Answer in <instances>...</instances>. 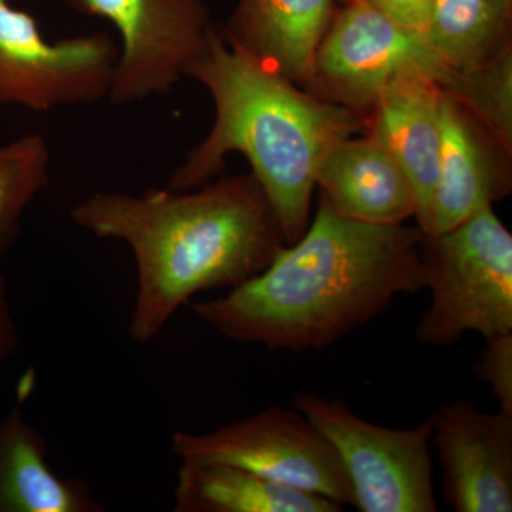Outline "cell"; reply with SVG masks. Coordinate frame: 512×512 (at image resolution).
I'll return each instance as SVG.
<instances>
[{
    "mask_svg": "<svg viewBox=\"0 0 512 512\" xmlns=\"http://www.w3.org/2000/svg\"><path fill=\"white\" fill-rule=\"evenodd\" d=\"M424 232L339 214L319 194L305 234L261 274L212 301L190 302L232 342L269 350H322L426 288Z\"/></svg>",
    "mask_w": 512,
    "mask_h": 512,
    "instance_id": "obj_1",
    "label": "cell"
},
{
    "mask_svg": "<svg viewBox=\"0 0 512 512\" xmlns=\"http://www.w3.org/2000/svg\"><path fill=\"white\" fill-rule=\"evenodd\" d=\"M77 227L131 248L137 292L128 335H160L198 293L234 289L285 247L281 225L254 174L220 175L194 190L101 191L74 205Z\"/></svg>",
    "mask_w": 512,
    "mask_h": 512,
    "instance_id": "obj_2",
    "label": "cell"
},
{
    "mask_svg": "<svg viewBox=\"0 0 512 512\" xmlns=\"http://www.w3.org/2000/svg\"><path fill=\"white\" fill-rule=\"evenodd\" d=\"M185 77L214 101L210 133L168 178L167 188L194 190L220 177L231 154H242L274 208L286 245L312 220L320 164L330 148L366 128V117L319 99L225 39L214 25Z\"/></svg>",
    "mask_w": 512,
    "mask_h": 512,
    "instance_id": "obj_3",
    "label": "cell"
},
{
    "mask_svg": "<svg viewBox=\"0 0 512 512\" xmlns=\"http://www.w3.org/2000/svg\"><path fill=\"white\" fill-rule=\"evenodd\" d=\"M423 264L431 301L414 332L420 343L447 348L468 332H512V235L493 207L424 234Z\"/></svg>",
    "mask_w": 512,
    "mask_h": 512,
    "instance_id": "obj_4",
    "label": "cell"
},
{
    "mask_svg": "<svg viewBox=\"0 0 512 512\" xmlns=\"http://www.w3.org/2000/svg\"><path fill=\"white\" fill-rule=\"evenodd\" d=\"M301 412L335 447L362 512H436L431 419L413 429H387L362 419L338 399L301 392Z\"/></svg>",
    "mask_w": 512,
    "mask_h": 512,
    "instance_id": "obj_5",
    "label": "cell"
},
{
    "mask_svg": "<svg viewBox=\"0 0 512 512\" xmlns=\"http://www.w3.org/2000/svg\"><path fill=\"white\" fill-rule=\"evenodd\" d=\"M171 451L181 463L228 464L276 484L355 507L335 447L298 410L268 407L207 431H175Z\"/></svg>",
    "mask_w": 512,
    "mask_h": 512,
    "instance_id": "obj_6",
    "label": "cell"
},
{
    "mask_svg": "<svg viewBox=\"0 0 512 512\" xmlns=\"http://www.w3.org/2000/svg\"><path fill=\"white\" fill-rule=\"evenodd\" d=\"M450 70L424 33L397 25L365 0H345L303 89L367 119L383 90L402 74L423 73L441 86Z\"/></svg>",
    "mask_w": 512,
    "mask_h": 512,
    "instance_id": "obj_7",
    "label": "cell"
},
{
    "mask_svg": "<svg viewBox=\"0 0 512 512\" xmlns=\"http://www.w3.org/2000/svg\"><path fill=\"white\" fill-rule=\"evenodd\" d=\"M117 57L110 33L52 42L29 12L0 0V106L42 113L107 99Z\"/></svg>",
    "mask_w": 512,
    "mask_h": 512,
    "instance_id": "obj_8",
    "label": "cell"
},
{
    "mask_svg": "<svg viewBox=\"0 0 512 512\" xmlns=\"http://www.w3.org/2000/svg\"><path fill=\"white\" fill-rule=\"evenodd\" d=\"M84 16L107 20L121 46L109 96L127 106L167 96L202 55L214 23L202 0H62Z\"/></svg>",
    "mask_w": 512,
    "mask_h": 512,
    "instance_id": "obj_9",
    "label": "cell"
},
{
    "mask_svg": "<svg viewBox=\"0 0 512 512\" xmlns=\"http://www.w3.org/2000/svg\"><path fill=\"white\" fill-rule=\"evenodd\" d=\"M443 498L457 512L512 511V414L484 413L467 400L430 417Z\"/></svg>",
    "mask_w": 512,
    "mask_h": 512,
    "instance_id": "obj_10",
    "label": "cell"
},
{
    "mask_svg": "<svg viewBox=\"0 0 512 512\" xmlns=\"http://www.w3.org/2000/svg\"><path fill=\"white\" fill-rule=\"evenodd\" d=\"M512 151L454 97L441 106L439 180L426 235H439L511 194Z\"/></svg>",
    "mask_w": 512,
    "mask_h": 512,
    "instance_id": "obj_11",
    "label": "cell"
},
{
    "mask_svg": "<svg viewBox=\"0 0 512 512\" xmlns=\"http://www.w3.org/2000/svg\"><path fill=\"white\" fill-rule=\"evenodd\" d=\"M443 94L426 74L404 73L383 90L366 119L367 136L394 158L412 184L421 231L439 180Z\"/></svg>",
    "mask_w": 512,
    "mask_h": 512,
    "instance_id": "obj_12",
    "label": "cell"
},
{
    "mask_svg": "<svg viewBox=\"0 0 512 512\" xmlns=\"http://www.w3.org/2000/svg\"><path fill=\"white\" fill-rule=\"evenodd\" d=\"M316 188L339 214L375 225H402L417 217L409 178L369 136L338 141L323 158Z\"/></svg>",
    "mask_w": 512,
    "mask_h": 512,
    "instance_id": "obj_13",
    "label": "cell"
},
{
    "mask_svg": "<svg viewBox=\"0 0 512 512\" xmlns=\"http://www.w3.org/2000/svg\"><path fill=\"white\" fill-rule=\"evenodd\" d=\"M338 0H238L225 39L305 87Z\"/></svg>",
    "mask_w": 512,
    "mask_h": 512,
    "instance_id": "obj_14",
    "label": "cell"
},
{
    "mask_svg": "<svg viewBox=\"0 0 512 512\" xmlns=\"http://www.w3.org/2000/svg\"><path fill=\"white\" fill-rule=\"evenodd\" d=\"M83 481L50 467L40 431L15 407L0 420V512H101Z\"/></svg>",
    "mask_w": 512,
    "mask_h": 512,
    "instance_id": "obj_15",
    "label": "cell"
},
{
    "mask_svg": "<svg viewBox=\"0 0 512 512\" xmlns=\"http://www.w3.org/2000/svg\"><path fill=\"white\" fill-rule=\"evenodd\" d=\"M175 512H340L342 505L228 464L181 463Z\"/></svg>",
    "mask_w": 512,
    "mask_h": 512,
    "instance_id": "obj_16",
    "label": "cell"
},
{
    "mask_svg": "<svg viewBox=\"0 0 512 512\" xmlns=\"http://www.w3.org/2000/svg\"><path fill=\"white\" fill-rule=\"evenodd\" d=\"M512 0H433L424 36L450 69L478 66L512 45Z\"/></svg>",
    "mask_w": 512,
    "mask_h": 512,
    "instance_id": "obj_17",
    "label": "cell"
},
{
    "mask_svg": "<svg viewBox=\"0 0 512 512\" xmlns=\"http://www.w3.org/2000/svg\"><path fill=\"white\" fill-rule=\"evenodd\" d=\"M50 184V150L40 134L0 147V258L19 231L20 218Z\"/></svg>",
    "mask_w": 512,
    "mask_h": 512,
    "instance_id": "obj_18",
    "label": "cell"
},
{
    "mask_svg": "<svg viewBox=\"0 0 512 512\" xmlns=\"http://www.w3.org/2000/svg\"><path fill=\"white\" fill-rule=\"evenodd\" d=\"M440 87L512 151V45L478 66L451 69Z\"/></svg>",
    "mask_w": 512,
    "mask_h": 512,
    "instance_id": "obj_19",
    "label": "cell"
},
{
    "mask_svg": "<svg viewBox=\"0 0 512 512\" xmlns=\"http://www.w3.org/2000/svg\"><path fill=\"white\" fill-rule=\"evenodd\" d=\"M483 353L476 363V373L490 386L500 410L512 414V332L485 339Z\"/></svg>",
    "mask_w": 512,
    "mask_h": 512,
    "instance_id": "obj_20",
    "label": "cell"
},
{
    "mask_svg": "<svg viewBox=\"0 0 512 512\" xmlns=\"http://www.w3.org/2000/svg\"><path fill=\"white\" fill-rule=\"evenodd\" d=\"M397 25L416 32H426L433 0H365Z\"/></svg>",
    "mask_w": 512,
    "mask_h": 512,
    "instance_id": "obj_21",
    "label": "cell"
},
{
    "mask_svg": "<svg viewBox=\"0 0 512 512\" xmlns=\"http://www.w3.org/2000/svg\"><path fill=\"white\" fill-rule=\"evenodd\" d=\"M19 345V330L10 306L8 286L0 272V370Z\"/></svg>",
    "mask_w": 512,
    "mask_h": 512,
    "instance_id": "obj_22",
    "label": "cell"
},
{
    "mask_svg": "<svg viewBox=\"0 0 512 512\" xmlns=\"http://www.w3.org/2000/svg\"><path fill=\"white\" fill-rule=\"evenodd\" d=\"M340 3L345 2V0H339Z\"/></svg>",
    "mask_w": 512,
    "mask_h": 512,
    "instance_id": "obj_23",
    "label": "cell"
}]
</instances>
